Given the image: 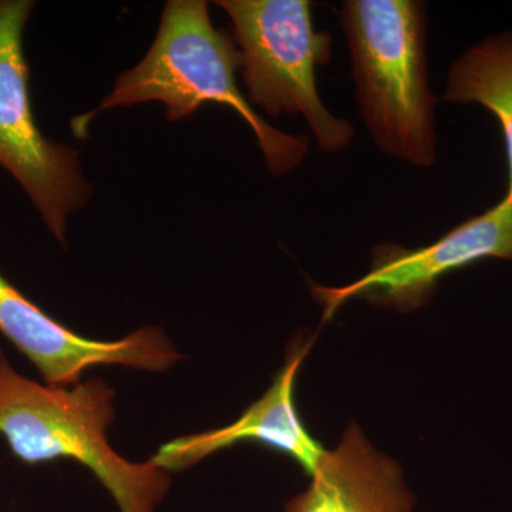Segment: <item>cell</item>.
<instances>
[{"label": "cell", "instance_id": "1", "mask_svg": "<svg viewBox=\"0 0 512 512\" xmlns=\"http://www.w3.org/2000/svg\"><path fill=\"white\" fill-rule=\"evenodd\" d=\"M241 66V53L234 39L212 25L208 2H165L156 40L147 55L117 77L96 109L73 120L74 136L82 137L101 111L160 101L165 106V119L180 121L204 104H222L248 124L269 173L281 177L305 160L308 137L284 133L256 113L239 89L237 73Z\"/></svg>", "mask_w": 512, "mask_h": 512}, {"label": "cell", "instance_id": "10", "mask_svg": "<svg viewBox=\"0 0 512 512\" xmlns=\"http://www.w3.org/2000/svg\"><path fill=\"white\" fill-rule=\"evenodd\" d=\"M444 99L481 104L497 117L510 165V185L505 195L512 200V32L481 40L458 57L448 73Z\"/></svg>", "mask_w": 512, "mask_h": 512}, {"label": "cell", "instance_id": "6", "mask_svg": "<svg viewBox=\"0 0 512 512\" xmlns=\"http://www.w3.org/2000/svg\"><path fill=\"white\" fill-rule=\"evenodd\" d=\"M484 259L512 261V200L508 195L427 247L379 245L373 249L365 276L342 288L316 285L312 293L325 306L326 318L350 299L410 312L430 302L443 276Z\"/></svg>", "mask_w": 512, "mask_h": 512}, {"label": "cell", "instance_id": "9", "mask_svg": "<svg viewBox=\"0 0 512 512\" xmlns=\"http://www.w3.org/2000/svg\"><path fill=\"white\" fill-rule=\"evenodd\" d=\"M413 503L399 464L370 446L352 424L285 512H413Z\"/></svg>", "mask_w": 512, "mask_h": 512}, {"label": "cell", "instance_id": "7", "mask_svg": "<svg viewBox=\"0 0 512 512\" xmlns=\"http://www.w3.org/2000/svg\"><path fill=\"white\" fill-rule=\"evenodd\" d=\"M0 335L28 357L46 384L72 387L94 366L161 373L183 356L160 328L146 326L116 340L86 338L30 301L0 272Z\"/></svg>", "mask_w": 512, "mask_h": 512}, {"label": "cell", "instance_id": "5", "mask_svg": "<svg viewBox=\"0 0 512 512\" xmlns=\"http://www.w3.org/2000/svg\"><path fill=\"white\" fill-rule=\"evenodd\" d=\"M32 0H0V167L28 195L43 224L67 245V224L92 198L80 151L50 140L37 126L29 92L23 35Z\"/></svg>", "mask_w": 512, "mask_h": 512}, {"label": "cell", "instance_id": "8", "mask_svg": "<svg viewBox=\"0 0 512 512\" xmlns=\"http://www.w3.org/2000/svg\"><path fill=\"white\" fill-rule=\"evenodd\" d=\"M312 342L293 340L271 387L234 423L168 441L150 458L151 463L173 473L187 470L224 448L258 443L291 457L312 477L326 450L302 423L295 403L296 379Z\"/></svg>", "mask_w": 512, "mask_h": 512}, {"label": "cell", "instance_id": "2", "mask_svg": "<svg viewBox=\"0 0 512 512\" xmlns=\"http://www.w3.org/2000/svg\"><path fill=\"white\" fill-rule=\"evenodd\" d=\"M114 397L97 377L72 387L30 380L0 348V434L13 456L29 466L72 460L92 471L121 512H154L170 491V473L151 461L131 463L110 446Z\"/></svg>", "mask_w": 512, "mask_h": 512}, {"label": "cell", "instance_id": "4", "mask_svg": "<svg viewBox=\"0 0 512 512\" xmlns=\"http://www.w3.org/2000/svg\"><path fill=\"white\" fill-rule=\"evenodd\" d=\"M234 28L242 77L252 107L269 116L299 114L320 150L338 153L355 127L333 116L318 92L316 73L332 57V35L316 30L306 0H218Z\"/></svg>", "mask_w": 512, "mask_h": 512}, {"label": "cell", "instance_id": "3", "mask_svg": "<svg viewBox=\"0 0 512 512\" xmlns=\"http://www.w3.org/2000/svg\"><path fill=\"white\" fill-rule=\"evenodd\" d=\"M360 114L387 156L436 163V97L427 64L426 5L419 0H346L340 9Z\"/></svg>", "mask_w": 512, "mask_h": 512}]
</instances>
